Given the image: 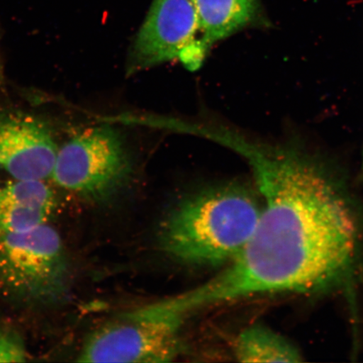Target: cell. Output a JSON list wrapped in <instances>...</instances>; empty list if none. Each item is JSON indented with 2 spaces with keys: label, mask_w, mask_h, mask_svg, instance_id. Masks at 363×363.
Segmentation results:
<instances>
[{
  "label": "cell",
  "mask_w": 363,
  "mask_h": 363,
  "mask_svg": "<svg viewBox=\"0 0 363 363\" xmlns=\"http://www.w3.org/2000/svg\"><path fill=\"white\" fill-rule=\"evenodd\" d=\"M213 142L242 155L262 197L260 219L239 255L214 279L174 296L186 315L253 295L337 289L359 262V215L342 175L296 144L271 145L216 127Z\"/></svg>",
  "instance_id": "obj_1"
},
{
  "label": "cell",
  "mask_w": 363,
  "mask_h": 363,
  "mask_svg": "<svg viewBox=\"0 0 363 363\" xmlns=\"http://www.w3.org/2000/svg\"><path fill=\"white\" fill-rule=\"evenodd\" d=\"M239 184L216 186L189 195L163 219L158 240L172 259L189 266H225L246 247L262 206Z\"/></svg>",
  "instance_id": "obj_2"
},
{
  "label": "cell",
  "mask_w": 363,
  "mask_h": 363,
  "mask_svg": "<svg viewBox=\"0 0 363 363\" xmlns=\"http://www.w3.org/2000/svg\"><path fill=\"white\" fill-rule=\"evenodd\" d=\"M70 264L60 235L48 224L0 238V284L34 303H56L67 296Z\"/></svg>",
  "instance_id": "obj_3"
},
{
  "label": "cell",
  "mask_w": 363,
  "mask_h": 363,
  "mask_svg": "<svg viewBox=\"0 0 363 363\" xmlns=\"http://www.w3.org/2000/svg\"><path fill=\"white\" fill-rule=\"evenodd\" d=\"M184 320L157 302L136 308L94 330L77 362H171L182 350Z\"/></svg>",
  "instance_id": "obj_4"
},
{
  "label": "cell",
  "mask_w": 363,
  "mask_h": 363,
  "mask_svg": "<svg viewBox=\"0 0 363 363\" xmlns=\"http://www.w3.org/2000/svg\"><path fill=\"white\" fill-rule=\"evenodd\" d=\"M131 172L121 134L103 125L82 131L58 149L51 178L80 198L102 201L123 187Z\"/></svg>",
  "instance_id": "obj_5"
},
{
  "label": "cell",
  "mask_w": 363,
  "mask_h": 363,
  "mask_svg": "<svg viewBox=\"0 0 363 363\" xmlns=\"http://www.w3.org/2000/svg\"><path fill=\"white\" fill-rule=\"evenodd\" d=\"M206 55L192 0H153L130 49L126 74H135L175 59L195 70Z\"/></svg>",
  "instance_id": "obj_6"
},
{
  "label": "cell",
  "mask_w": 363,
  "mask_h": 363,
  "mask_svg": "<svg viewBox=\"0 0 363 363\" xmlns=\"http://www.w3.org/2000/svg\"><path fill=\"white\" fill-rule=\"evenodd\" d=\"M58 148L43 121L21 112L0 113V169L13 179L52 176Z\"/></svg>",
  "instance_id": "obj_7"
},
{
  "label": "cell",
  "mask_w": 363,
  "mask_h": 363,
  "mask_svg": "<svg viewBox=\"0 0 363 363\" xmlns=\"http://www.w3.org/2000/svg\"><path fill=\"white\" fill-rule=\"evenodd\" d=\"M57 208L52 189L43 180L0 183V238L48 224Z\"/></svg>",
  "instance_id": "obj_8"
},
{
  "label": "cell",
  "mask_w": 363,
  "mask_h": 363,
  "mask_svg": "<svg viewBox=\"0 0 363 363\" xmlns=\"http://www.w3.org/2000/svg\"><path fill=\"white\" fill-rule=\"evenodd\" d=\"M199 16L201 43L208 53L213 45L262 21L260 0H192Z\"/></svg>",
  "instance_id": "obj_9"
},
{
  "label": "cell",
  "mask_w": 363,
  "mask_h": 363,
  "mask_svg": "<svg viewBox=\"0 0 363 363\" xmlns=\"http://www.w3.org/2000/svg\"><path fill=\"white\" fill-rule=\"evenodd\" d=\"M235 357L242 362H287L303 361L301 351L287 338L265 325L249 326L235 340Z\"/></svg>",
  "instance_id": "obj_10"
},
{
  "label": "cell",
  "mask_w": 363,
  "mask_h": 363,
  "mask_svg": "<svg viewBox=\"0 0 363 363\" xmlns=\"http://www.w3.org/2000/svg\"><path fill=\"white\" fill-rule=\"evenodd\" d=\"M24 340L16 331L0 328V362H24L27 360Z\"/></svg>",
  "instance_id": "obj_11"
},
{
  "label": "cell",
  "mask_w": 363,
  "mask_h": 363,
  "mask_svg": "<svg viewBox=\"0 0 363 363\" xmlns=\"http://www.w3.org/2000/svg\"><path fill=\"white\" fill-rule=\"evenodd\" d=\"M362 176L363 178V156H362Z\"/></svg>",
  "instance_id": "obj_12"
}]
</instances>
